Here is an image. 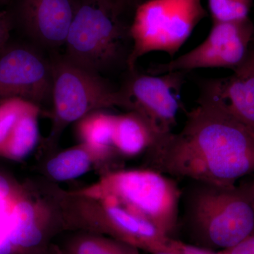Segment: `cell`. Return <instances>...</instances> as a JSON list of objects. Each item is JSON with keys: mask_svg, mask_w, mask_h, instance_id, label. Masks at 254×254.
Returning a JSON list of instances; mask_svg holds the SVG:
<instances>
[{"mask_svg": "<svg viewBox=\"0 0 254 254\" xmlns=\"http://www.w3.org/2000/svg\"><path fill=\"white\" fill-rule=\"evenodd\" d=\"M146 158V168L168 176L234 185L254 175V133L232 113L212 80L202 86L181 131L165 134Z\"/></svg>", "mask_w": 254, "mask_h": 254, "instance_id": "cell-1", "label": "cell"}, {"mask_svg": "<svg viewBox=\"0 0 254 254\" xmlns=\"http://www.w3.org/2000/svg\"><path fill=\"white\" fill-rule=\"evenodd\" d=\"M182 190L180 222L194 246L225 250L254 235V207L248 185L189 180Z\"/></svg>", "mask_w": 254, "mask_h": 254, "instance_id": "cell-2", "label": "cell"}, {"mask_svg": "<svg viewBox=\"0 0 254 254\" xmlns=\"http://www.w3.org/2000/svg\"><path fill=\"white\" fill-rule=\"evenodd\" d=\"M71 193L122 205L170 237L179 225L182 190L173 179L152 169L108 172L93 185Z\"/></svg>", "mask_w": 254, "mask_h": 254, "instance_id": "cell-3", "label": "cell"}, {"mask_svg": "<svg viewBox=\"0 0 254 254\" xmlns=\"http://www.w3.org/2000/svg\"><path fill=\"white\" fill-rule=\"evenodd\" d=\"M50 60L53 111L50 145L56 143L65 127L91 112L115 107L128 111L134 109L125 92L114 89L100 74L80 67L64 55L54 53Z\"/></svg>", "mask_w": 254, "mask_h": 254, "instance_id": "cell-4", "label": "cell"}, {"mask_svg": "<svg viewBox=\"0 0 254 254\" xmlns=\"http://www.w3.org/2000/svg\"><path fill=\"white\" fill-rule=\"evenodd\" d=\"M207 15L201 0H145L138 5L129 24L128 71L135 69L140 58L153 52L173 58Z\"/></svg>", "mask_w": 254, "mask_h": 254, "instance_id": "cell-5", "label": "cell"}, {"mask_svg": "<svg viewBox=\"0 0 254 254\" xmlns=\"http://www.w3.org/2000/svg\"><path fill=\"white\" fill-rule=\"evenodd\" d=\"M129 25L114 17L90 0H80L65 41V58L100 74L125 64L130 51Z\"/></svg>", "mask_w": 254, "mask_h": 254, "instance_id": "cell-6", "label": "cell"}, {"mask_svg": "<svg viewBox=\"0 0 254 254\" xmlns=\"http://www.w3.org/2000/svg\"><path fill=\"white\" fill-rule=\"evenodd\" d=\"M68 216L80 226L153 254L173 250V240L153 223L109 200H96L68 193Z\"/></svg>", "mask_w": 254, "mask_h": 254, "instance_id": "cell-7", "label": "cell"}, {"mask_svg": "<svg viewBox=\"0 0 254 254\" xmlns=\"http://www.w3.org/2000/svg\"><path fill=\"white\" fill-rule=\"evenodd\" d=\"M204 41L168 63L157 64L149 73L158 75L199 68H225L232 71L245 63L252 49L254 24L250 18L232 22L212 23Z\"/></svg>", "mask_w": 254, "mask_h": 254, "instance_id": "cell-8", "label": "cell"}, {"mask_svg": "<svg viewBox=\"0 0 254 254\" xmlns=\"http://www.w3.org/2000/svg\"><path fill=\"white\" fill-rule=\"evenodd\" d=\"M50 58L33 43H8L0 52V102L21 98L41 107L52 101Z\"/></svg>", "mask_w": 254, "mask_h": 254, "instance_id": "cell-9", "label": "cell"}, {"mask_svg": "<svg viewBox=\"0 0 254 254\" xmlns=\"http://www.w3.org/2000/svg\"><path fill=\"white\" fill-rule=\"evenodd\" d=\"M123 90L131 100L134 109L145 115L164 133L173 132L182 108L181 93L186 73L172 71L163 74H144L128 71Z\"/></svg>", "mask_w": 254, "mask_h": 254, "instance_id": "cell-10", "label": "cell"}, {"mask_svg": "<svg viewBox=\"0 0 254 254\" xmlns=\"http://www.w3.org/2000/svg\"><path fill=\"white\" fill-rule=\"evenodd\" d=\"M77 0H18L16 19L31 43L41 49L64 46Z\"/></svg>", "mask_w": 254, "mask_h": 254, "instance_id": "cell-11", "label": "cell"}, {"mask_svg": "<svg viewBox=\"0 0 254 254\" xmlns=\"http://www.w3.org/2000/svg\"><path fill=\"white\" fill-rule=\"evenodd\" d=\"M164 133L153 122L137 110L116 115L114 129V146L124 158L146 155L160 141Z\"/></svg>", "mask_w": 254, "mask_h": 254, "instance_id": "cell-12", "label": "cell"}, {"mask_svg": "<svg viewBox=\"0 0 254 254\" xmlns=\"http://www.w3.org/2000/svg\"><path fill=\"white\" fill-rule=\"evenodd\" d=\"M233 74L216 80L220 98L232 113L254 133V54L234 70Z\"/></svg>", "mask_w": 254, "mask_h": 254, "instance_id": "cell-13", "label": "cell"}, {"mask_svg": "<svg viewBox=\"0 0 254 254\" xmlns=\"http://www.w3.org/2000/svg\"><path fill=\"white\" fill-rule=\"evenodd\" d=\"M36 203L16 195L10 213L9 239L14 251L34 248L44 236V222Z\"/></svg>", "mask_w": 254, "mask_h": 254, "instance_id": "cell-14", "label": "cell"}, {"mask_svg": "<svg viewBox=\"0 0 254 254\" xmlns=\"http://www.w3.org/2000/svg\"><path fill=\"white\" fill-rule=\"evenodd\" d=\"M116 115L104 110H95L76 123V136L99 158L107 161L118 155L114 146L113 136Z\"/></svg>", "mask_w": 254, "mask_h": 254, "instance_id": "cell-15", "label": "cell"}, {"mask_svg": "<svg viewBox=\"0 0 254 254\" xmlns=\"http://www.w3.org/2000/svg\"><path fill=\"white\" fill-rule=\"evenodd\" d=\"M41 108L32 103L19 118L12 133L1 150L0 155L14 160H21L31 154L40 138L39 118Z\"/></svg>", "mask_w": 254, "mask_h": 254, "instance_id": "cell-16", "label": "cell"}, {"mask_svg": "<svg viewBox=\"0 0 254 254\" xmlns=\"http://www.w3.org/2000/svg\"><path fill=\"white\" fill-rule=\"evenodd\" d=\"M99 158L89 148L80 143L63 150L47 163V172L53 180L64 182L74 180L89 171Z\"/></svg>", "mask_w": 254, "mask_h": 254, "instance_id": "cell-17", "label": "cell"}, {"mask_svg": "<svg viewBox=\"0 0 254 254\" xmlns=\"http://www.w3.org/2000/svg\"><path fill=\"white\" fill-rule=\"evenodd\" d=\"M71 254H140L139 250L112 237L84 236L71 247Z\"/></svg>", "mask_w": 254, "mask_h": 254, "instance_id": "cell-18", "label": "cell"}, {"mask_svg": "<svg viewBox=\"0 0 254 254\" xmlns=\"http://www.w3.org/2000/svg\"><path fill=\"white\" fill-rule=\"evenodd\" d=\"M254 2V0H207L212 23L247 19Z\"/></svg>", "mask_w": 254, "mask_h": 254, "instance_id": "cell-19", "label": "cell"}, {"mask_svg": "<svg viewBox=\"0 0 254 254\" xmlns=\"http://www.w3.org/2000/svg\"><path fill=\"white\" fill-rule=\"evenodd\" d=\"M31 104V102L17 98L0 102V153L18 120Z\"/></svg>", "mask_w": 254, "mask_h": 254, "instance_id": "cell-20", "label": "cell"}, {"mask_svg": "<svg viewBox=\"0 0 254 254\" xmlns=\"http://www.w3.org/2000/svg\"><path fill=\"white\" fill-rule=\"evenodd\" d=\"M0 200V254H11L14 252L9 239L10 213L15 198Z\"/></svg>", "mask_w": 254, "mask_h": 254, "instance_id": "cell-21", "label": "cell"}, {"mask_svg": "<svg viewBox=\"0 0 254 254\" xmlns=\"http://www.w3.org/2000/svg\"><path fill=\"white\" fill-rule=\"evenodd\" d=\"M108 11L114 17L121 20L122 16L129 11L134 13L137 6L145 0H90ZM122 21V20H121Z\"/></svg>", "mask_w": 254, "mask_h": 254, "instance_id": "cell-22", "label": "cell"}, {"mask_svg": "<svg viewBox=\"0 0 254 254\" xmlns=\"http://www.w3.org/2000/svg\"><path fill=\"white\" fill-rule=\"evenodd\" d=\"M220 254H254V235L247 237L237 245L219 252Z\"/></svg>", "mask_w": 254, "mask_h": 254, "instance_id": "cell-23", "label": "cell"}, {"mask_svg": "<svg viewBox=\"0 0 254 254\" xmlns=\"http://www.w3.org/2000/svg\"><path fill=\"white\" fill-rule=\"evenodd\" d=\"M11 20L6 12L0 13V52L9 43Z\"/></svg>", "mask_w": 254, "mask_h": 254, "instance_id": "cell-24", "label": "cell"}, {"mask_svg": "<svg viewBox=\"0 0 254 254\" xmlns=\"http://www.w3.org/2000/svg\"><path fill=\"white\" fill-rule=\"evenodd\" d=\"M14 195L16 194L13 191L9 181L0 175V200L8 199Z\"/></svg>", "mask_w": 254, "mask_h": 254, "instance_id": "cell-25", "label": "cell"}, {"mask_svg": "<svg viewBox=\"0 0 254 254\" xmlns=\"http://www.w3.org/2000/svg\"><path fill=\"white\" fill-rule=\"evenodd\" d=\"M153 254H194L192 250V245L177 241L175 249L169 252H160Z\"/></svg>", "mask_w": 254, "mask_h": 254, "instance_id": "cell-26", "label": "cell"}, {"mask_svg": "<svg viewBox=\"0 0 254 254\" xmlns=\"http://www.w3.org/2000/svg\"><path fill=\"white\" fill-rule=\"evenodd\" d=\"M192 250H193V254H220L218 252H215L214 251L200 248V247H196V246L194 245H192Z\"/></svg>", "mask_w": 254, "mask_h": 254, "instance_id": "cell-27", "label": "cell"}, {"mask_svg": "<svg viewBox=\"0 0 254 254\" xmlns=\"http://www.w3.org/2000/svg\"><path fill=\"white\" fill-rule=\"evenodd\" d=\"M249 189H250L251 197H252V202L254 207V177L253 180L250 184H248Z\"/></svg>", "mask_w": 254, "mask_h": 254, "instance_id": "cell-28", "label": "cell"}, {"mask_svg": "<svg viewBox=\"0 0 254 254\" xmlns=\"http://www.w3.org/2000/svg\"><path fill=\"white\" fill-rule=\"evenodd\" d=\"M252 50H253L254 54V37L253 42H252Z\"/></svg>", "mask_w": 254, "mask_h": 254, "instance_id": "cell-29", "label": "cell"}]
</instances>
